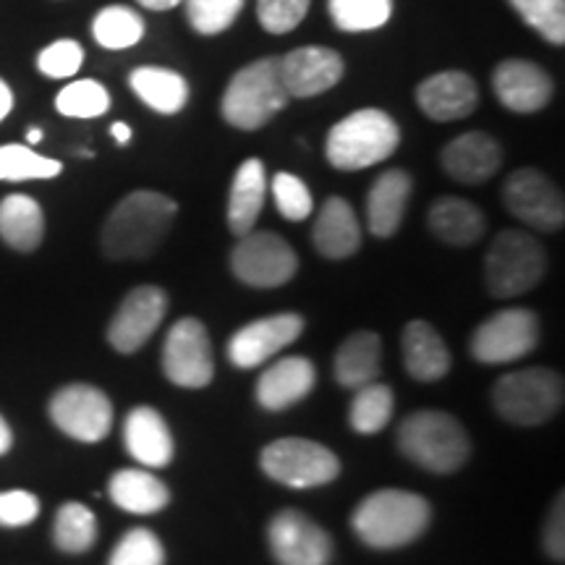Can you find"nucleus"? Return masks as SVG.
<instances>
[{"mask_svg":"<svg viewBox=\"0 0 565 565\" xmlns=\"http://www.w3.org/2000/svg\"><path fill=\"white\" fill-rule=\"evenodd\" d=\"M63 166L58 160L42 158L26 145L0 147V181H42L61 175Z\"/></svg>","mask_w":565,"mask_h":565,"instance_id":"obj_35","label":"nucleus"},{"mask_svg":"<svg viewBox=\"0 0 565 565\" xmlns=\"http://www.w3.org/2000/svg\"><path fill=\"white\" fill-rule=\"evenodd\" d=\"M315 246L328 259H349L362 246V225L353 207L341 196H330L322 204L312 231Z\"/></svg>","mask_w":565,"mask_h":565,"instance_id":"obj_25","label":"nucleus"},{"mask_svg":"<svg viewBox=\"0 0 565 565\" xmlns=\"http://www.w3.org/2000/svg\"><path fill=\"white\" fill-rule=\"evenodd\" d=\"M168 296L158 286H139L126 294V299L113 315L108 328V343L118 353H137L150 338L158 333L166 320Z\"/></svg>","mask_w":565,"mask_h":565,"instance_id":"obj_15","label":"nucleus"},{"mask_svg":"<svg viewBox=\"0 0 565 565\" xmlns=\"http://www.w3.org/2000/svg\"><path fill=\"white\" fill-rule=\"evenodd\" d=\"M383 370V341L377 333H353L335 353V380L341 387L356 391L374 383Z\"/></svg>","mask_w":565,"mask_h":565,"instance_id":"obj_28","label":"nucleus"},{"mask_svg":"<svg viewBox=\"0 0 565 565\" xmlns=\"http://www.w3.org/2000/svg\"><path fill=\"white\" fill-rule=\"evenodd\" d=\"M47 414L55 427L71 440L100 443L110 435L113 404L100 387L87 383H71L51 398Z\"/></svg>","mask_w":565,"mask_h":565,"instance_id":"obj_12","label":"nucleus"},{"mask_svg":"<svg viewBox=\"0 0 565 565\" xmlns=\"http://www.w3.org/2000/svg\"><path fill=\"white\" fill-rule=\"evenodd\" d=\"M401 349H404L406 372L419 383H437L454 364L443 335L424 320H412L406 324L404 335H401Z\"/></svg>","mask_w":565,"mask_h":565,"instance_id":"obj_23","label":"nucleus"},{"mask_svg":"<svg viewBox=\"0 0 565 565\" xmlns=\"http://www.w3.org/2000/svg\"><path fill=\"white\" fill-rule=\"evenodd\" d=\"M11 445H13V433H11L9 422H6L3 416H0V456L9 454Z\"/></svg>","mask_w":565,"mask_h":565,"instance_id":"obj_47","label":"nucleus"},{"mask_svg":"<svg viewBox=\"0 0 565 565\" xmlns=\"http://www.w3.org/2000/svg\"><path fill=\"white\" fill-rule=\"evenodd\" d=\"M40 139H42V129H30V131H26V141H30V145H38Z\"/></svg>","mask_w":565,"mask_h":565,"instance_id":"obj_50","label":"nucleus"},{"mask_svg":"<svg viewBox=\"0 0 565 565\" xmlns=\"http://www.w3.org/2000/svg\"><path fill=\"white\" fill-rule=\"evenodd\" d=\"M317 383V370L309 359L286 356L267 366L257 380V404L267 412H282L307 398Z\"/></svg>","mask_w":565,"mask_h":565,"instance_id":"obj_21","label":"nucleus"},{"mask_svg":"<svg viewBox=\"0 0 565 565\" xmlns=\"http://www.w3.org/2000/svg\"><path fill=\"white\" fill-rule=\"evenodd\" d=\"M328 11L343 32H370L393 17V0H328Z\"/></svg>","mask_w":565,"mask_h":565,"instance_id":"obj_36","label":"nucleus"},{"mask_svg":"<svg viewBox=\"0 0 565 565\" xmlns=\"http://www.w3.org/2000/svg\"><path fill=\"white\" fill-rule=\"evenodd\" d=\"M0 238L17 252H34L45 238V215L38 200L9 194L0 202Z\"/></svg>","mask_w":565,"mask_h":565,"instance_id":"obj_30","label":"nucleus"},{"mask_svg":"<svg viewBox=\"0 0 565 565\" xmlns=\"http://www.w3.org/2000/svg\"><path fill=\"white\" fill-rule=\"evenodd\" d=\"M503 166V150L498 139L484 131H469L448 141L443 150V168L458 183H484Z\"/></svg>","mask_w":565,"mask_h":565,"instance_id":"obj_20","label":"nucleus"},{"mask_svg":"<svg viewBox=\"0 0 565 565\" xmlns=\"http://www.w3.org/2000/svg\"><path fill=\"white\" fill-rule=\"evenodd\" d=\"M124 443L141 466H168L173 461V435L162 416L150 406H137L124 422Z\"/></svg>","mask_w":565,"mask_h":565,"instance_id":"obj_22","label":"nucleus"},{"mask_svg":"<svg viewBox=\"0 0 565 565\" xmlns=\"http://www.w3.org/2000/svg\"><path fill=\"white\" fill-rule=\"evenodd\" d=\"M433 508L416 492L377 490L359 503L351 526L364 545L374 550H395L412 545L427 532Z\"/></svg>","mask_w":565,"mask_h":565,"instance_id":"obj_2","label":"nucleus"},{"mask_svg":"<svg viewBox=\"0 0 565 565\" xmlns=\"http://www.w3.org/2000/svg\"><path fill=\"white\" fill-rule=\"evenodd\" d=\"M563 519H565V511H563V494H557L553 511H550V519H547V529H545V547H547V555L555 557V561H563L565 557V532H563Z\"/></svg>","mask_w":565,"mask_h":565,"instance_id":"obj_45","label":"nucleus"},{"mask_svg":"<svg viewBox=\"0 0 565 565\" xmlns=\"http://www.w3.org/2000/svg\"><path fill=\"white\" fill-rule=\"evenodd\" d=\"M398 448L433 475H454L471 454L463 424L445 412H416L398 427Z\"/></svg>","mask_w":565,"mask_h":565,"instance_id":"obj_5","label":"nucleus"},{"mask_svg":"<svg viewBox=\"0 0 565 565\" xmlns=\"http://www.w3.org/2000/svg\"><path fill=\"white\" fill-rule=\"evenodd\" d=\"M416 103L433 121H461L477 110V82L463 71H443L416 87Z\"/></svg>","mask_w":565,"mask_h":565,"instance_id":"obj_19","label":"nucleus"},{"mask_svg":"<svg viewBox=\"0 0 565 565\" xmlns=\"http://www.w3.org/2000/svg\"><path fill=\"white\" fill-rule=\"evenodd\" d=\"M503 200L511 215L534 231H557L565 223V202L561 189L536 168H521L508 175Z\"/></svg>","mask_w":565,"mask_h":565,"instance_id":"obj_13","label":"nucleus"},{"mask_svg":"<svg viewBox=\"0 0 565 565\" xmlns=\"http://www.w3.org/2000/svg\"><path fill=\"white\" fill-rule=\"evenodd\" d=\"M540 345V320L529 309L513 307L494 312L471 335V356L479 364L519 362Z\"/></svg>","mask_w":565,"mask_h":565,"instance_id":"obj_10","label":"nucleus"},{"mask_svg":"<svg viewBox=\"0 0 565 565\" xmlns=\"http://www.w3.org/2000/svg\"><path fill=\"white\" fill-rule=\"evenodd\" d=\"M162 372L173 385L200 391L215 377V356L207 328L196 317H181L162 345Z\"/></svg>","mask_w":565,"mask_h":565,"instance_id":"obj_11","label":"nucleus"},{"mask_svg":"<svg viewBox=\"0 0 565 565\" xmlns=\"http://www.w3.org/2000/svg\"><path fill=\"white\" fill-rule=\"evenodd\" d=\"M53 542L61 553L82 555L97 542V519L87 505L63 503L55 513Z\"/></svg>","mask_w":565,"mask_h":565,"instance_id":"obj_33","label":"nucleus"},{"mask_svg":"<svg viewBox=\"0 0 565 565\" xmlns=\"http://www.w3.org/2000/svg\"><path fill=\"white\" fill-rule=\"evenodd\" d=\"M179 215L171 196L139 189L126 194L110 210L103 225V252L108 259H147L166 242L168 231Z\"/></svg>","mask_w":565,"mask_h":565,"instance_id":"obj_1","label":"nucleus"},{"mask_svg":"<svg viewBox=\"0 0 565 565\" xmlns=\"http://www.w3.org/2000/svg\"><path fill=\"white\" fill-rule=\"evenodd\" d=\"M139 6H145V9L150 11H168V9H175V6L183 3V0H137Z\"/></svg>","mask_w":565,"mask_h":565,"instance_id":"obj_48","label":"nucleus"},{"mask_svg":"<svg viewBox=\"0 0 565 565\" xmlns=\"http://www.w3.org/2000/svg\"><path fill=\"white\" fill-rule=\"evenodd\" d=\"M189 24L200 34H221L236 21L244 9V0H183Z\"/></svg>","mask_w":565,"mask_h":565,"instance_id":"obj_40","label":"nucleus"},{"mask_svg":"<svg viewBox=\"0 0 565 565\" xmlns=\"http://www.w3.org/2000/svg\"><path fill=\"white\" fill-rule=\"evenodd\" d=\"M13 108V92L9 84L0 79V121H6V116H9Z\"/></svg>","mask_w":565,"mask_h":565,"instance_id":"obj_46","label":"nucleus"},{"mask_svg":"<svg viewBox=\"0 0 565 565\" xmlns=\"http://www.w3.org/2000/svg\"><path fill=\"white\" fill-rule=\"evenodd\" d=\"M273 557L278 565H328L333 540L320 524L299 511H280L267 526Z\"/></svg>","mask_w":565,"mask_h":565,"instance_id":"obj_14","label":"nucleus"},{"mask_svg":"<svg viewBox=\"0 0 565 565\" xmlns=\"http://www.w3.org/2000/svg\"><path fill=\"white\" fill-rule=\"evenodd\" d=\"M343 58L330 47H296L286 58H280V76L288 97H299V100L333 89L343 79Z\"/></svg>","mask_w":565,"mask_h":565,"instance_id":"obj_17","label":"nucleus"},{"mask_svg":"<svg viewBox=\"0 0 565 565\" xmlns=\"http://www.w3.org/2000/svg\"><path fill=\"white\" fill-rule=\"evenodd\" d=\"M129 84L134 95L139 97L147 108L162 113V116H173L181 113L183 105L189 103V84L181 74L171 68L160 66H141L131 71Z\"/></svg>","mask_w":565,"mask_h":565,"instance_id":"obj_31","label":"nucleus"},{"mask_svg":"<svg viewBox=\"0 0 565 565\" xmlns=\"http://www.w3.org/2000/svg\"><path fill=\"white\" fill-rule=\"evenodd\" d=\"M547 270V252L532 233L505 228L494 236L484 257L487 291L498 299H511L540 286Z\"/></svg>","mask_w":565,"mask_h":565,"instance_id":"obj_6","label":"nucleus"},{"mask_svg":"<svg viewBox=\"0 0 565 565\" xmlns=\"http://www.w3.org/2000/svg\"><path fill=\"white\" fill-rule=\"evenodd\" d=\"M288 92L280 76V58H259L233 74L223 92L221 113L233 129L257 131L286 108Z\"/></svg>","mask_w":565,"mask_h":565,"instance_id":"obj_3","label":"nucleus"},{"mask_svg":"<svg viewBox=\"0 0 565 565\" xmlns=\"http://www.w3.org/2000/svg\"><path fill=\"white\" fill-rule=\"evenodd\" d=\"M259 466L267 477L291 490H312L330 484L341 475V461L333 450L303 437H282L270 443L259 456Z\"/></svg>","mask_w":565,"mask_h":565,"instance_id":"obj_8","label":"nucleus"},{"mask_svg":"<svg viewBox=\"0 0 565 565\" xmlns=\"http://www.w3.org/2000/svg\"><path fill=\"white\" fill-rule=\"evenodd\" d=\"M40 515L38 494L26 490L0 492V526H26Z\"/></svg>","mask_w":565,"mask_h":565,"instance_id":"obj_44","label":"nucleus"},{"mask_svg":"<svg viewBox=\"0 0 565 565\" xmlns=\"http://www.w3.org/2000/svg\"><path fill=\"white\" fill-rule=\"evenodd\" d=\"M412 196V175L401 168H391L372 183L366 196V225L372 236L391 238L404 223V212Z\"/></svg>","mask_w":565,"mask_h":565,"instance_id":"obj_24","label":"nucleus"},{"mask_svg":"<svg viewBox=\"0 0 565 565\" xmlns=\"http://www.w3.org/2000/svg\"><path fill=\"white\" fill-rule=\"evenodd\" d=\"M492 89L498 100L513 113H536L553 100V79L545 68L532 61H503L492 74Z\"/></svg>","mask_w":565,"mask_h":565,"instance_id":"obj_18","label":"nucleus"},{"mask_svg":"<svg viewBox=\"0 0 565 565\" xmlns=\"http://www.w3.org/2000/svg\"><path fill=\"white\" fill-rule=\"evenodd\" d=\"M398 124L385 110L362 108L330 129L324 154L338 171H364V168L385 162L398 150Z\"/></svg>","mask_w":565,"mask_h":565,"instance_id":"obj_4","label":"nucleus"},{"mask_svg":"<svg viewBox=\"0 0 565 565\" xmlns=\"http://www.w3.org/2000/svg\"><path fill=\"white\" fill-rule=\"evenodd\" d=\"M231 267L252 288L286 286L299 270V257L286 238L273 231H249L231 252Z\"/></svg>","mask_w":565,"mask_h":565,"instance_id":"obj_9","label":"nucleus"},{"mask_svg":"<svg viewBox=\"0 0 565 565\" xmlns=\"http://www.w3.org/2000/svg\"><path fill=\"white\" fill-rule=\"evenodd\" d=\"M511 9L550 45L565 42V0H508Z\"/></svg>","mask_w":565,"mask_h":565,"instance_id":"obj_38","label":"nucleus"},{"mask_svg":"<svg viewBox=\"0 0 565 565\" xmlns=\"http://www.w3.org/2000/svg\"><path fill=\"white\" fill-rule=\"evenodd\" d=\"M393 391L383 383H370L364 387H356L351 408H349V424L353 433L359 435H377L391 424L393 419Z\"/></svg>","mask_w":565,"mask_h":565,"instance_id":"obj_32","label":"nucleus"},{"mask_svg":"<svg viewBox=\"0 0 565 565\" xmlns=\"http://www.w3.org/2000/svg\"><path fill=\"white\" fill-rule=\"evenodd\" d=\"M312 0H257V17L270 34L294 32L307 17Z\"/></svg>","mask_w":565,"mask_h":565,"instance_id":"obj_42","label":"nucleus"},{"mask_svg":"<svg viewBox=\"0 0 565 565\" xmlns=\"http://www.w3.org/2000/svg\"><path fill=\"white\" fill-rule=\"evenodd\" d=\"M84 63V51L76 40H58L40 53L38 68L51 79H71Z\"/></svg>","mask_w":565,"mask_h":565,"instance_id":"obj_43","label":"nucleus"},{"mask_svg":"<svg viewBox=\"0 0 565 565\" xmlns=\"http://www.w3.org/2000/svg\"><path fill=\"white\" fill-rule=\"evenodd\" d=\"M303 333V317L294 312L259 317L244 324L228 341V359L238 370H254L270 362L275 353L288 349Z\"/></svg>","mask_w":565,"mask_h":565,"instance_id":"obj_16","label":"nucleus"},{"mask_svg":"<svg viewBox=\"0 0 565 565\" xmlns=\"http://www.w3.org/2000/svg\"><path fill=\"white\" fill-rule=\"evenodd\" d=\"M273 196H275V207L286 221H307L312 215L315 202L312 194H309L307 183L301 179H296L294 173H275L273 179Z\"/></svg>","mask_w":565,"mask_h":565,"instance_id":"obj_41","label":"nucleus"},{"mask_svg":"<svg viewBox=\"0 0 565 565\" xmlns=\"http://www.w3.org/2000/svg\"><path fill=\"white\" fill-rule=\"evenodd\" d=\"M110 500L126 513L150 515L160 513L162 508L171 503V490L166 482L150 471L141 469H121L110 477L108 482Z\"/></svg>","mask_w":565,"mask_h":565,"instance_id":"obj_29","label":"nucleus"},{"mask_svg":"<svg viewBox=\"0 0 565 565\" xmlns=\"http://www.w3.org/2000/svg\"><path fill=\"white\" fill-rule=\"evenodd\" d=\"M492 404L505 422L540 427L563 408V377L545 366L508 372L494 383Z\"/></svg>","mask_w":565,"mask_h":565,"instance_id":"obj_7","label":"nucleus"},{"mask_svg":"<svg viewBox=\"0 0 565 565\" xmlns=\"http://www.w3.org/2000/svg\"><path fill=\"white\" fill-rule=\"evenodd\" d=\"M110 134H113V139L118 141V145H129V141H131V129H129V124H124V121L113 124Z\"/></svg>","mask_w":565,"mask_h":565,"instance_id":"obj_49","label":"nucleus"},{"mask_svg":"<svg viewBox=\"0 0 565 565\" xmlns=\"http://www.w3.org/2000/svg\"><path fill=\"white\" fill-rule=\"evenodd\" d=\"M92 34L108 51H126L145 38V19L126 6H108L92 21Z\"/></svg>","mask_w":565,"mask_h":565,"instance_id":"obj_34","label":"nucleus"},{"mask_svg":"<svg viewBox=\"0 0 565 565\" xmlns=\"http://www.w3.org/2000/svg\"><path fill=\"white\" fill-rule=\"evenodd\" d=\"M267 194V175L265 162L257 158L244 160L233 175L231 194H228V228L233 236H246L254 231L259 221V212L265 207Z\"/></svg>","mask_w":565,"mask_h":565,"instance_id":"obj_26","label":"nucleus"},{"mask_svg":"<svg viewBox=\"0 0 565 565\" xmlns=\"http://www.w3.org/2000/svg\"><path fill=\"white\" fill-rule=\"evenodd\" d=\"M166 563V550H162V542L158 534L150 532V529L137 526L129 529L118 545L113 547L108 565H162Z\"/></svg>","mask_w":565,"mask_h":565,"instance_id":"obj_39","label":"nucleus"},{"mask_svg":"<svg viewBox=\"0 0 565 565\" xmlns=\"http://www.w3.org/2000/svg\"><path fill=\"white\" fill-rule=\"evenodd\" d=\"M55 108L66 118H100L110 110V95L100 82L79 79L58 92Z\"/></svg>","mask_w":565,"mask_h":565,"instance_id":"obj_37","label":"nucleus"},{"mask_svg":"<svg viewBox=\"0 0 565 565\" xmlns=\"http://www.w3.org/2000/svg\"><path fill=\"white\" fill-rule=\"evenodd\" d=\"M427 225L443 244L471 246L484 236L487 221L477 204L466 202L461 196H440L429 207Z\"/></svg>","mask_w":565,"mask_h":565,"instance_id":"obj_27","label":"nucleus"}]
</instances>
